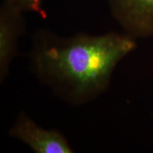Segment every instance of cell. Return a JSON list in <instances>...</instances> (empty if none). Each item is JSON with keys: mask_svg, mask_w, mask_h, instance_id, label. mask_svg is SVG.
Listing matches in <instances>:
<instances>
[{"mask_svg": "<svg viewBox=\"0 0 153 153\" xmlns=\"http://www.w3.org/2000/svg\"><path fill=\"white\" fill-rule=\"evenodd\" d=\"M9 134L37 153L73 152L62 134L53 130L42 128L24 115L19 116Z\"/></svg>", "mask_w": 153, "mask_h": 153, "instance_id": "2", "label": "cell"}, {"mask_svg": "<svg viewBox=\"0 0 153 153\" xmlns=\"http://www.w3.org/2000/svg\"><path fill=\"white\" fill-rule=\"evenodd\" d=\"M135 46L131 37L116 33L52 37L36 49L34 68L66 98L83 101L104 90L116 65Z\"/></svg>", "mask_w": 153, "mask_h": 153, "instance_id": "1", "label": "cell"}, {"mask_svg": "<svg viewBox=\"0 0 153 153\" xmlns=\"http://www.w3.org/2000/svg\"><path fill=\"white\" fill-rule=\"evenodd\" d=\"M4 2L12 6L20 11H30L46 19L47 14L44 9L43 0H3Z\"/></svg>", "mask_w": 153, "mask_h": 153, "instance_id": "5", "label": "cell"}, {"mask_svg": "<svg viewBox=\"0 0 153 153\" xmlns=\"http://www.w3.org/2000/svg\"><path fill=\"white\" fill-rule=\"evenodd\" d=\"M120 26L136 36L153 35V0H108Z\"/></svg>", "mask_w": 153, "mask_h": 153, "instance_id": "3", "label": "cell"}, {"mask_svg": "<svg viewBox=\"0 0 153 153\" xmlns=\"http://www.w3.org/2000/svg\"><path fill=\"white\" fill-rule=\"evenodd\" d=\"M23 11L2 2L0 7V78L4 81L24 29Z\"/></svg>", "mask_w": 153, "mask_h": 153, "instance_id": "4", "label": "cell"}]
</instances>
